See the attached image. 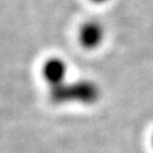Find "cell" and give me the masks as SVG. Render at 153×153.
I'll use <instances>...</instances> for the list:
<instances>
[{
  "label": "cell",
  "mask_w": 153,
  "mask_h": 153,
  "mask_svg": "<svg viewBox=\"0 0 153 153\" xmlns=\"http://www.w3.org/2000/svg\"><path fill=\"white\" fill-rule=\"evenodd\" d=\"M151 143H152V147H153V135H152V140H151Z\"/></svg>",
  "instance_id": "2"
},
{
  "label": "cell",
  "mask_w": 153,
  "mask_h": 153,
  "mask_svg": "<svg viewBox=\"0 0 153 153\" xmlns=\"http://www.w3.org/2000/svg\"><path fill=\"white\" fill-rule=\"evenodd\" d=\"M81 44L87 47H95L102 39V29L98 23H87L80 31Z\"/></svg>",
  "instance_id": "1"
}]
</instances>
